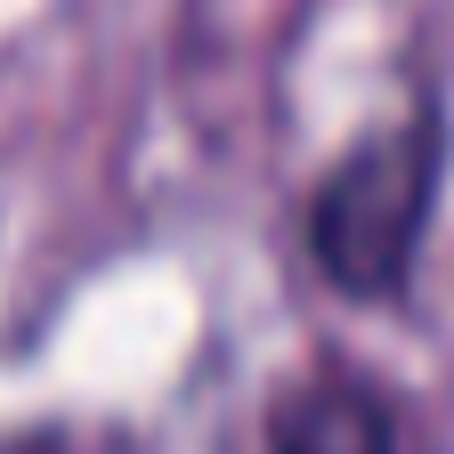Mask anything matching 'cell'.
Returning <instances> with one entry per match:
<instances>
[{
	"instance_id": "cell-1",
	"label": "cell",
	"mask_w": 454,
	"mask_h": 454,
	"mask_svg": "<svg viewBox=\"0 0 454 454\" xmlns=\"http://www.w3.org/2000/svg\"><path fill=\"white\" fill-rule=\"evenodd\" d=\"M446 106L438 98H414L406 114L357 130L340 146L301 211H293V236H301V260L309 276L340 309H397L422 276V252H430V227H438V187H446Z\"/></svg>"
},
{
	"instance_id": "cell-2",
	"label": "cell",
	"mask_w": 454,
	"mask_h": 454,
	"mask_svg": "<svg viewBox=\"0 0 454 454\" xmlns=\"http://www.w3.org/2000/svg\"><path fill=\"white\" fill-rule=\"evenodd\" d=\"M260 454H406V422L365 365L317 357L268 397Z\"/></svg>"
},
{
	"instance_id": "cell-3",
	"label": "cell",
	"mask_w": 454,
	"mask_h": 454,
	"mask_svg": "<svg viewBox=\"0 0 454 454\" xmlns=\"http://www.w3.org/2000/svg\"><path fill=\"white\" fill-rule=\"evenodd\" d=\"M0 454H74L66 430H17V438H0Z\"/></svg>"
}]
</instances>
